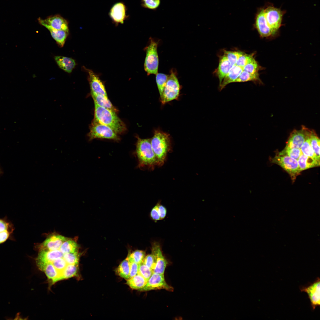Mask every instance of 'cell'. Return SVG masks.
I'll list each match as a JSON object with an SVG mask.
<instances>
[{
	"instance_id": "40",
	"label": "cell",
	"mask_w": 320,
	"mask_h": 320,
	"mask_svg": "<svg viewBox=\"0 0 320 320\" xmlns=\"http://www.w3.org/2000/svg\"><path fill=\"white\" fill-rule=\"evenodd\" d=\"M142 263L153 271L156 267V263L155 258L152 254L145 256Z\"/></svg>"
},
{
	"instance_id": "26",
	"label": "cell",
	"mask_w": 320,
	"mask_h": 320,
	"mask_svg": "<svg viewBox=\"0 0 320 320\" xmlns=\"http://www.w3.org/2000/svg\"><path fill=\"white\" fill-rule=\"evenodd\" d=\"M129 262L127 257L120 264L115 270L116 274L126 280L129 277Z\"/></svg>"
},
{
	"instance_id": "34",
	"label": "cell",
	"mask_w": 320,
	"mask_h": 320,
	"mask_svg": "<svg viewBox=\"0 0 320 320\" xmlns=\"http://www.w3.org/2000/svg\"><path fill=\"white\" fill-rule=\"evenodd\" d=\"M162 0H141L142 7L153 11L156 10L159 7Z\"/></svg>"
},
{
	"instance_id": "3",
	"label": "cell",
	"mask_w": 320,
	"mask_h": 320,
	"mask_svg": "<svg viewBox=\"0 0 320 320\" xmlns=\"http://www.w3.org/2000/svg\"><path fill=\"white\" fill-rule=\"evenodd\" d=\"M151 142L157 159L158 166H162L165 161L167 153L171 149L170 135L161 130H155L153 136L151 139Z\"/></svg>"
},
{
	"instance_id": "11",
	"label": "cell",
	"mask_w": 320,
	"mask_h": 320,
	"mask_svg": "<svg viewBox=\"0 0 320 320\" xmlns=\"http://www.w3.org/2000/svg\"><path fill=\"white\" fill-rule=\"evenodd\" d=\"M160 289L170 291L173 290L172 287L166 282L164 274L153 273L145 286L139 290L147 291Z\"/></svg>"
},
{
	"instance_id": "2",
	"label": "cell",
	"mask_w": 320,
	"mask_h": 320,
	"mask_svg": "<svg viewBox=\"0 0 320 320\" xmlns=\"http://www.w3.org/2000/svg\"><path fill=\"white\" fill-rule=\"evenodd\" d=\"M94 121L108 126L117 133H123L126 130L125 125L115 112L95 103Z\"/></svg>"
},
{
	"instance_id": "44",
	"label": "cell",
	"mask_w": 320,
	"mask_h": 320,
	"mask_svg": "<svg viewBox=\"0 0 320 320\" xmlns=\"http://www.w3.org/2000/svg\"><path fill=\"white\" fill-rule=\"evenodd\" d=\"M3 173V172L2 168L0 166V176L2 175Z\"/></svg>"
},
{
	"instance_id": "31",
	"label": "cell",
	"mask_w": 320,
	"mask_h": 320,
	"mask_svg": "<svg viewBox=\"0 0 320 320\" xmlns=\"http://www.w3.org/2000/svg\"><path fill=\"white\" fill-rule=\"evenodd\" d=\"M259 80L258 73L251 74L243 71L235 82H244L250 81H257Z\"/></svg>"
},
{
	"instance_id": "33",
	"label": "cell",
	"mask_w": 320,
	"mask_h": 320,
	"mask_svg": "<svg viewBox=\"0 0 320 320\" xmlns=\"http://www.w3.org/2000/svg\"><path fill=\"white\" fill-rule=\"evenodd\" d=\"M278 153L280 155L287 156L297 160L302 154L300 149L286 147L282 151Z\"/></svg>"
},
{
	"instance_id": "20",
	"label": "cell",
	"mask_w": 320,
	"mask_h": 320,
	"mask_svg": "<svg viewBox=\"0 0 320 320\" xmlns=\"http://www.w3.org/2000/svg\"><path fill=\"white\" fill-rule=\"evenodd\" d=\"M232 65L224 55L220 57L219 65L217 69V74L220 85L223 79L228 73Z\"/></svg>"
},
{
	"instance_id": "30",
	"label": "cell",
	"mask_w": 320,
	"mask_h": 320,
	"mask_svg": "<svg viewBox=\"0 0 320 320\" xmlns=\"http://www.w3.org/2000/svg\"><path fill=\"white\" fill-rule=\"evenodd\" d=\"M169 75L161 73H158L156 74V81L161 97L163 93Z\"/></svg>"
},
{
	"instance_id": "14",
	"label": "cell",
	"mask_w": 320,
	"mask_h": 320,
	"mask_svg": "<svg viewBox=\"0 0 320 320\" xmlns=\"http://www.w3.org/2000/svg\"><path fill=\"white\" fill-rule=\"evenodd\" d=\"M38 20L39 23L45 27L69 31L67 21L59 15L50 16L44 19L39 18Z\"/></svg>"
},
{
	"instance_id": "8",
	"label": "cell",
	"mask_w": 320,
	"mask_h": 320,
	"mask_svg": "<svg viewBox=\"0 0 320 320\" xmlns=\"http://www.w3.org/2000/svg\"><path fill=\"white\" fill-rule=\"evenodd\" d=\"M89 140L95 138L119 140L117 133L111 128L93 121L88 134Z\"/></svg>"
},
{
	"instance_id": "19",
	"label": "cell",
	"mask_w": 320,
	"mask_h": 320,
	"mask_svg": "<svg viewBox=\"0 0 320 320\" xmlns=\"http://www.w3.org/2000/svg\"><path fill=\"white\" fill-rule=\"evenodd\" d=\"M44 272L48 279L53 283L61 280V276L51 263H47L37 265Z\"/></svg>"
},
{
	"instance_id": "41",
	"label": "cell",
	"mask_w": 320,
	"mask_h": 320,
	"mask_svg": "<svg viewBox=\"0 0 320 320\" xmlns=\"http://www.w3.org/2000/svg\"><path fill=\"white\" fill-rule=\"evenodd\" d=\"M129 278H131L137 273L139 264L132 262H129Z\"/></svg>"
},
{
	"instance_id": "25",
	"label": "cell",
	"mask_w": 320,
	"mask_h": 320,
	"mask_svg": "<svg viewBox=\"0 0 320 320\" xmlns=\"http://www.w3.org/2000/svg\"><path fill=\"white\" fill-rule=\"evenodd\" d=\"M95 104L103 108L115 112L117 110L108 99L107 96L100 95H91Z\"/></svg>"
},
{
	"instance_id": "24",
	"label": "cell",
	"mask_w": 320,
	"mask_h": 320,
	"mask_svg": "<svg viewBox=\"0 0 320 320\" xmlns=\"http://www.w3.org/2000/svg\"><path fill=\"white\" fill-rule=\"evenodd\" d=\"M148 281L138 273L127 280L126 284L132 289H140L146 284Z\"/></svg>"
},
{
	"instance_id": "43",
	"label": "cell",
	"mask_w": 320,
	"mask_h": 320,
	"mask_svg": "<svg viewBox=\"0 0 320 320\" xmlns=\"http://www.w3.org/2000/svg\"><path fill=\"white\" fill-rule=\"evenodd\" d=\"M158 204V209L161 220L164 218L167 214V211L166 208L162 205Z\"/></svg>"
},
{
	"instance_id": "21",
	"label": "cell",
	"mask_w": 320,
	"mask_h": 320,
	"mask_svg": "<svg viewBox=\"0 0 320 320\" xmlns=\"http://www.w3.org/2000/svg\"><path fill=\"white\" fill-rule=\"evenodd\" d=\"M55 60L59 67L68 73L72 72L76 65L75 60L70 57L57 56L55 57Z\"/></svg>"
},
{
	"instance_id": "28",
	"label": "cell",
	"mask_w": 320,
	"mask_h": 320,
	"mask_svg": "<svg viewBox=\"0 0 320 320\" xmlns=\"http://www.w3.org/2000/svg\"><path fill=\"white\" fill-rule=\"evenodd\" d=\"M78 272V264H68L63 272L61 280L76 276Z\"/></svg>"
},
{
	"instance_id": "35",
	"label": "cell",
	"mask_w": 320,
	"mask_h": 320,
	"mask_svg": "<svg viewBox=\"0 0 320 320\" xmlns=\"http://www.w3.org/2000/svg\"><path fill=\"white\" fill-rule=\"evenodd\" d=\"M243 71L251 74L258 73L259 66L253 57L243 68Z\"/></svg>"
},
{
	"instance_id": "42",
	"label": "cell",
	"mask_w": 320,
	"mask_h": 320,
	"mask_svg": "<svg viewBox=\"0 0 320 320\" xmlns=\"http://www.w3.org/2000/svg\"><path fill=\"white\" fill-rule=\"evenodd\" d=\"M150 216L152 219L155 221L161 220L158 209V204H156L152 209Z\"/></svg>"
},
{
	"instance_id": "32",
	"label": "cell",
	"mask_w": 320,
	"mask_h": 320,
	"mask_svg": "<svg viewBox=\"0 0 320 320\" xmlns=\"http://www.w3.org/2000/svg\"><path fill=\"white\" fill-rule=\"evenodd\" d=\"M145 255V251L136 250L129 254L127 257L129 262H134L140 264L142 263Z\"/></svg>"
},
{
	"instance_id": "29",
	"label": "cell",
	"mask_w": 320,
	"mask_h": 320,
	"mask_svg": "<svg viewBox=\"0 0 320 320\" xmlns=\"http://www.w3.org/2000/svg\"><path fill=\"white\" fill-rule=\"evenodd\" d=\"M310 142L314 153L318 159L320 160V139L313 130L311 131Z\"/></svg>"
},
{
	"instance_id": "18",
	"label": "cell",
	"mask_w": 320,
	"mask_h": 320,
	"mask_svg": "<svg viewBox=\"0 0 320 320\" xmlns=\"http://www.w3.org/2000/svg\"><path fill=\"white\" fill-rule=\"evenodd\" d=\"M243 71L242 68L236 65H233L219 85L220 90H222L228 84L235 82Z\"/></svg>"
},
{
	"instance_id": "27",
	"label": "cell",
	"mask_w": 320,
	"mask_h": 320,
	"mask_svg": "<svg viewBox=\"0 0 320 320\" xmlns=\"http://www.w3.org/2000/svg\"><path fill=\"white\" fill-rule=\"evenodd\" d=\"M311 130L307 135L306 138L300 148L302 154L309 157H312L320 161L316 155L312 148L310 142V137Z\"/></svg>"
},
{
	"instance_id": "12",
	"label": "cell",
	"mask_w": 320,
	"mask_h": 320,
	"mask_svg": "<svg viewBox=\"0 0 320 320\" xmlns=\"http://www.w3.org/2000/svg\"><path fill=\"white\" fill-rule=\"evenodd\" d=\"M310 131L304 126L300 130L293 131L289 136L285 147L300 149Z\"/></svg>"
},
{
	"instance_id": "16",
	"label": "cell",
	"mask_w": 320,
	"mask_h": 320,
	"mask_svg": "<svg viewBox=\"0 0 320 320\" xmlns=\"http://www.w3.org/2000/svg\"><path fill=\"white\" fill-rule=\"evenodd\" d=\"M152 254L156 261V266L153 271L154 273L164 274L167 262L163 255L159 244L154 242L152 245Z\"/></svg>"
},
{
	"instance_id": "13",
	"label": "cell",
	"mask_w": 320,
	"mask_h": 320,
	"mask_svg": "<svg viewBox=\"0 0 320 320\" xmlns=\"http://www.w3.org/2000/svg\"><path fill=\"white\" fill-rule=\"evenodd\" d=\"M15 229L13 224L6 216L0 217V244L8 240L15 241L14 236Z\"/></svg>"
},
{
	"instance_id": "4",
	"label": "cell",
	"mask_w": 320,
	"mask_h": 320,
	"mask_svg": "<svg viewBox=\"0 0 320 320\" xmlns=\"http://www.w3.org/2000/svg\"><path fill=\"white\" fill-rule=\"evenodd\" d=\"M263 7L266 23L276 33L282 25L283 17L286 11L276 7L269 2L267 3Z\"/></svg>"
},
{
	"instance_id": "38",
	"label": "cell",
	"mask_w": 320,
	"mask_h": 320,
	"mask_svg": "<svg viewBox=\"0 0 320 320\" xmlns=\"http://www.w3.org/2000/svg\"><path fill=\"white\" fill-rule=\"evenodd\" d=\"M64 256L62 257L57 259L51 263L55 268L60 274L61 276V280L63 272L66 266L68 265L64 259Z\"/></svg>"
},
{
	"instance_id": "17",
	"label": "cell",
	"mask_w": 320,
	"mask_h": 320,
	"mask_svg": "<svg viewBox=\"0 0 320 320\" xmlns=\"http://www.w3.org/2000/svg\"><path fill=\"white\" fill-rule=\"evenodd\" d=\"M302 291L306 292L308 294L311 305L314 309L320 303V279L318 278L313 283L307 287L301 289Z\"/></svg>"
},
{
	"instance_id": "15",
	"label": "cell",
	"mask_w": 320,
	"mask_h": 320,
	"mask_svg": "<svg viewBox=\"0 0 320 320\" xmlns=\"http://www.w3.org/2000/svg\"><path fill=\"white\" fill-rule=\"evenodd\" d=\"M255 26L262 37H268L276 33L266 23L263 7L260 8L257 10L255 18Z\"/></svg>"
},
{
	"instance_id": "23",
	"label": "cell",
	"mask_w": 320,
	"mask_h": 320,
	"mask_svg": "<svg viewBox=\"0 0 320 320\" xmlns=\"http://www.w3.org/2000/svg\"><path fill=\"white\" fill-rule=\"evenodd\" d=\"M45 27L49 30L52 36L57 44L60 46L63 47L68 34L69 31L55 29L48 26Z\"/></svg>"
},
{
	"instance_id": "39",
	"label": "cell",
	"mask_w": 320,
	"mask_h": 320,
	"mask_svg": "<svg viewBox=\"0 0 320 320\" xmlns=\"http://www.w3.org/2000/svg\"><path fill=\"white\" fill-rule=\"evenodd\" d=\"M252 57V55L245 54L242 52L235 65L243 68Z\"/></svg>"
},
{
	"instance_id": "7",
	"label": "cell",
	"mask_w": 320,
	"mask_h": 320,
	"mask_svg": "<svg viewBox=\"0 0 320 320\" xmlns=\"http://www.w3.org/2000/svg\"><path fill=\"white\" fill-rule=\"evenodd\" d=\"M272 163L281 167L294 180L301 172L297 160L285 155L278 153L271 159Z\"/></svg>"
},
{
	"instance_id": "36",
	"label": "cell",
	"mask_w": 320,
	"mask_h": 320,
	"mask_svg": "<svg viewBox=\"0 0 320 320\" xmlns=\"http://www.w3.org/2000/svg\"><path fill=\"white\" fill-rule=\"evenodd\" d=\"M224 55L232 65H235L242 52L224 50Z\"/></svg>"
},
{
	"instance_id": "22",
	"label": "cell",
	"mask_w": 320,
	"mask_h": 320,
	"mask_svg": "<svg viewBox=\"0 0 320 320\" xmlns=\"http://www.w3.org/2000/svg\"><path fill=\"white\" fill-rule=\"evenodd\" d=\"M300 171L319 166L320 161L302 154L297 160Z\"/></svg>"
},
{
	"instance_id": "6",
	"label": "cell",
	"mask_w": 320,
	"mask_h": 320,
	"mask_svg": "<svg viewBox=\"0 0 320 320\" xmlns=\"http://www.w3.org/2000/svg\"><path fill=\"white\" fill-rule=\"evenodd\" d=\"M180 85L175 73L172 70L169 75L162 95L161 102L162 104L177 99L179 95Z\"/></svg>"
},
{
	"instance_id": "9",
	"label": "cell",
	"mask_w": 320,
	"mask_h": 320,
	"mask_svg": "<svg viewBox=\"0 0 320 320\" xmlns=\"http://www.w3.org/2000/svg\"><path fill=\"white\" fill-rule=\"evenodd\" d=\"M127 9L123 2H118L115 3L110 9L108 15L112 21L116 25L123 24L128 19Z\"/></svg>"
},
{
	"instance_id": "10",
	"label": "cell",
	"mask_w": 320,
	"mask_h": 320,
	"mask_svg": "<svg viewBox=\"0 0 320 320\" xmlns=\"http://www.w3.org/2000/svg\"><path fill=\"white\" fill-rule=\"evenodd\" d=\"M84 69L88 74L91 95L107 96L104 85L99 76L91 69L85 68Z\"/></svg>"
},
{
	"instance_id": "37",
	"label": "cell",
	"mask_w": 320,
	"mask_h": 320,
	"mask_svg": "<svg viewBox=\"0 0 320 320\" xmlns=\"http://www.w3.org/2000/svg\"><path fill=\"white\" fill-rule=\"evenodd\" d=\"M153 273L152 270L143 263L139 264L137 273L142 276L147 281Z\"/></svg>"
},
{
	"instance_id": "1",
	"label": "cell",
	"mask_w": 320,
	"mask_h": 320,
	"mask_svg": "<svg viewBox=\"0 0 320 320\" xmlns=\"http://www.w3.org/2000/svg\"><path fill=\"white\" fill-rule=\"evenodd\" d=\"M137 138L135 153L138 161V167L153 169L158 165V161L152 148L151 139Z\"/></svg>"
},
{
	"instance_id": "5",
	"label": "cell",
	"mask_w": 320,
	"mask_h": 320,
	"mask_svg": "<svg viewBox=\"0 0 320 320\" xmlns=\"http://www.w3.org/2000/svg\"><path fill=\"white\" fill-rule=\"evenodd\" d=\"M148 45L145 48L146 52L144 69L148 75H156L158 73L159 57L157 52L158 43L151 38Z\"/></svg>"
}]
</instances>
